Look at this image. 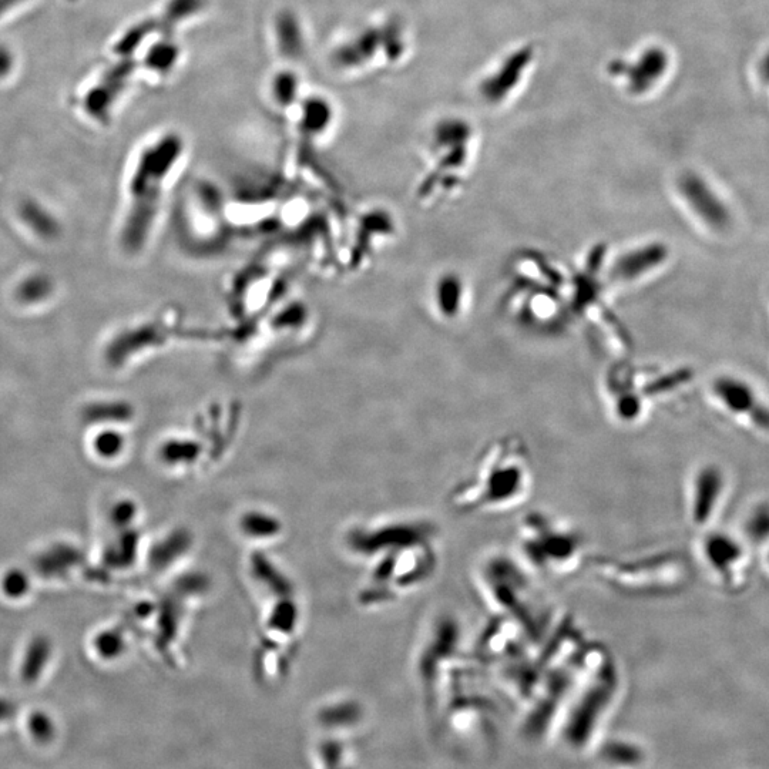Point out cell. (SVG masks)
<instances>
[{"label": "cell", "instance_id": "cell-12", "mask_svg": "<svg viewBox=\"0 0 769 769\" xmlns=\"http://www.w3.org/2000/svg\"><path fill=\"white\" fill-rule=\"evenodd\" d=\"M468 301V287L455 272H446L436 281L433 288V305L443 319L458 318L465 311Z\"/></svg>", "mask_w": 769, "mask_h": 769}, {"label": "cell", "instance_id": "cell-13", "mask_svg": "<svg viewBox=\"0 0 769 769\" xmlns=\"http://www.w3.org/2000/svg\"><path fill=\"white\" fill-rule=\"evenodd\" d=\"M50 284L42 277L30 278L25 282L22 288H20V297L23 301L38 302L45 298V295L49 294Z\"/></svg>", "mask_w": 769, "mask_h": 769}, {"label": "cell", "instance_id": "cell-9", "mask_svg": "<svg viewBox=\"0 0 769 769\" xmlns=\"http://www.w3.org/2000/svg\"><path fill=\"white\" fill-rule=\"evenodd\" d=\"M533 55H535V47L525 46L507 57L498 72L493 73L480 85V94L483 99L489 104H498L505 100L519 85L527 67L532 63Z\"/></svg>", "mask_w": 769, "mask_h": 769}, {"label": "cell", "instance_id": "cell-6", "mask_svg": "<svg viewBox=\"0 0 769 769\" xmlns=\"http://www.w3.org/2000/svg\"><path fill=\"white\" fill-rule=\"evenodd\" d=\"M432 149L436 164L428 176L419 183L418 196L422 201H436L453 196L460 187L463 170L469 164L470 141L473 130L460 119L443 120L433 133Z\"/></svg>", "mask_w": 769, "mask_h": 769}, {"label": "cell", "instance_id": "cell-1", "mask_svg": "<svg viewBox=\"0 0 769 769\" xmlns=\"http://www.w3.org/2000/svg\"><path fill=\"white\" fill-rule=\"evenodd\" d=\"M533 486L535 470L527 446L515 436H503L489 443L468 475L453 486L449 505L459 515H506L526 505Z\"/></svg>", "mask_w": 769, "mask_h": 769}, {"label": "cell", "instance_id": "cell-10", "mask_svg": "<svg viewBox=\"0 0 769 769\" xmlns=\"http://www.w3.org/2000/svg\"><path fill=\"white\" fill-rule=\"evenodd\" d=\"M714 394L732 412L751 416L761 428H769V409L758 401L750 386L734 378L717 379Z\"/></svg>", "mask_w": 769, "mask_h": 769}, {"label": "cell", "instance_id": "cell-3", "mask_svg": "<svg viewBox=\"0 0 769 769\" xmlns=\"http://www.w3.org/2000/svg\"><path fill=\"white\" fill-rule=\"evenodd\" d=\"M535 574L516 557L486 554L476 567L475 582L486 606L499 619L519 627L527 638L549 636L552 609L535 580Z\"/></svg>", "mask_w": 769, "mask_h": 769}, {"label": "cell", "instance_id": "cell-8", "mask_svg": "<svg viewBox=\"0 0 769 769\" xmlns=\"http://www.w3.org/2000/svg\"><path fill=\"white\" fill-rule=\"evenodd\" d=\"M670 67V56L663 47H648L641 53L636 62L627 63L616 59L610 63V75L626 77L627 89L630 93L641 96L654 89L667 75Z\"/></svg>", "mask_w": 769, "mask_h": 769}, {"label": "cell", "instance_id": "cell-2", "mask_svg": "<svg viewBox=\"0 0 769 769\" xmlns=\"http://www.w3.org/2000/svg\"><path fill=\"white\" fill-rule=\"evenodd\" d=\"M186 143L169 133L149 144L136 161L127 183V210L120 241L129 254L149 244L177 174L186 161Z\"/></svg>", "mask_w": 769, "mask_h": 769}, {"label": "cell", "instance_id": "cell-11", "mask_svg": "<svg viewBox=\"0 0 769 769\" xmlns=\"http://www.w3.org/2000/svg\"><path fill=\"white\" fill-rule=\"evenodd\" d=\"M667 258V250L663 244H647L643 247L631 248L629 253H624L614 265L613 277L620 284H634L643 280L648 272L656 270L663 265Z\"/></svg>", "mask_w": 769, "mask_h": 769}, {"label": "cell", "instance_id": "cell-5", "mask_svg": "<svg viewBox=\"0 0 769 769\" xmlns=\"http://www.w3.org/2000/svg\"><path fill=\"white\" fill-rule=\"evenodd\" d=\"M674 557L664 553H630L591 557V574L603 586L626 597H651L663 593L668 584L664 573Z\"/></svg>", "mask_w": 769, "mask_h": 769}, {"label": "cell", "instance_id": "cell-7", "mask_svg": "<svg viewBox=\"0 0 769 769\" xmlns=\"http://www.w3.org/2000/svg\"><path fill=\"white\" fill-rule=\"evenodd\" d=\"M677 190L688 210L705 226L715 231L730 226V211L713 187L695 173H685L678 179Z\"/></svg>", "mask_w": 769, "mask_h": 769}, {"label": "cell", "instance_id": "cell-14", "mask_svg": "<svg viewBox=\"0 0 769 769\" xmlns=\"http://www.w3.org/2000/svg\"><path fill=\"white\" fill-rule=\"evenodd\" d=\"M758 72H760L762 82L769 86V50L762 56L760 66H758Z\"/></svg>", "mask_w": 769, "mask_h": 769}, {"label": "cell", "instance_id": "cell-4", "mask_svg": "<svg viewBox=\"0 0 769 769\" xmlns=\"http://www.w3.org/2000/svg\"><path fill=\"white\" fill-rule=\"evenodd\" d=\"M517 559L536 577L563 580L587 569L589 543L579 526L549 510H530L516 529Z\"/></svg>", "mask_w": 769, "mask_h": 769}]
</instances>
